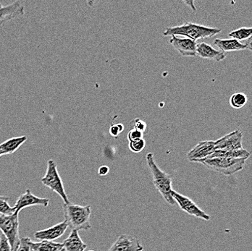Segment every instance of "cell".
<instances>
[{
    "mask_svg": "<svg viewBox=\"0 0 252 251\" xmlns=\"http://www.w3.org/2000/svg\"><path fill=\"white\" fill-rule=\"evenodd\" d=\"M110 136H111L112 137L115 138V139L118 138V136H119V135L121 134L117 124L116 125H111V126H110Z\"/></svg>",
    "mask_w": 252,
    "mask_h": 251,
    "instance_id": "29",
    "label": "cell"
},
{
    "mask_svg": "<svg viewBox=\"0 0 252 251\" xmlns=\"http://www.w3.org/2000/svg\"><path fill=\"white\" fill-rule=\"evenodd\" d=\"M64 216L68 226L72 230H86L92 229L90 223L91 206L64 203L63 206Z\"/></svg>",
    "mask_w": 252,
    "mask_h": 251,
    "instance_id": "1",
    "label": "cell"
},
{
    "mask_svg": "<svg viewBox=\"0 0 252 251\" xmlns=\"http://www.w3.org/2000/svg\"><path fill=\"white\" fill-rule=\"evenodd\" d=\"M184 3L187 4V5H189L193 12H196V7H195L194 4H193V1H184Z\"/></svg>",
    "mask_w": 252,
    "mask_h": 251,
    "instance_id": "31",
    "label": "cell"
},
{
    "mask_svg": "<svg viewBox=\"0 0 252 251\" xmlns=\"http://www.w3.org/2000/svg\"><path fill=\"white\" fill-rule=\"evenodd\" d=\"M63 245V249L66 251H85L87 248V245L83 242L76 230L71 231Z\"/></svg>",
    "mask_w": 252,
    "mask_h": 251,
    "instance_id": "17",
    "label": "cell"
},
{
    "mask_svg": "<svg viewBox=\"0 0 252 251\" xmlns=\"http://www.w3.org/2000/svg\"><path fill=\"white\" fill-rule=\"evenodd\" d=\"M65 251V250H64V249H63V250H62V251Z\"/></svg>",
    "mask_w": 252,
    "mask_h": 251,
    "instance_id": "34",
    "label": "cell"
},
{
    "mask_svg": "<svg viewBox=\"0 0 252 251\" xmlns=\"http://www.w3.org/2000/svg\"><path fill=\"white\" fill-rule=\"evenodd\" d=\"M109 172H110V168H109V167L106 166V165L101 166L99 168V170H98V173H99L100 176L107 175Z\"/></svg>",
    "mask_w": 252,
    "mask_h": 251,
    "instance_id": "30",
    "label": "cell"
},
{
    "mask_svg": "<svg viewBox=\"0 0 252 251\" xmlns=\"http://www.w3.org/2000/svg\"><path fill=\"white\" fill-rule=\"evenodd\" d=\"M196 55L204 59L220 62L225 59L227 54L215 50L214 47L207 43L202 42L196 45Z\"/></svg>",
    "mask_w": 252,
    "mask_h": 251,
    "instance_id": "15",
    "label": "cell"
},
{
    "mask_svg": "<svg viewBox=\"0 0 252 251\" xmlns=\"http://www.w3.org/2000/svg\"><path fill=\"white\" fill-rule=\"evenodd\" d=\"M215 151V140H203L193 147L188 153L190 162H198L208 158Z\"/></svg>",
    "mask_w": 252,
    "mask_h": 251,
    "instance_id": "9",
    "label": "cell"
},
{
    "mask_svg": "<svg viewBox=\"0 0 252 251\" xmlns=\"http://www.w3.org/2000/svg\"><path fill=\"white\" fill-rule=\"evenodd\" d=\"M93 251V250H89V251Z\"/></svg>",
    "mask_w": 252,
    "mask_h": 251,
    "instance_id": "35",
    "label": "cell"
},
{
    "mask_svg": "<svg viewBox=\"0 0 252 251\" xmlns=\"http://www.w3.org/2000/svg\"><path fill=\"white\" fill-rule=\"evenodd\" d=\"M67 227H68V225L65 221H64L54 225L50 228H47V229L37 231L35 232L34 237L40 240L53 241V240L63 236L67 230Z\"/></svg>",
    "mask_w": 252,
    "mask_h": 251,
    "instance_id": "14",
    "label": "cell"
},
{
    "mask_svg": "<svg viewBox=\"0 0 252 251\" xmlns=\"http://www.w3.org/2000/svg\"><path fill=\"white\" fill-rule=\"evenodd\" d=\"M214 44L220 50V51L226 54L229 52L252 50V41H249L247 44H243L236 39H217L214 41Z\"/></svg>",
    "mask_w": 252,
    "mask_h": 251,
    "instance_id": "16",
    "label": "cell"
},
{
    "mask_svg": "<svg viewBox=\"0 0 252 251\" xmlns=\"http://www.w3.org/2000/svg\"><path fill=\"white\" fill-rule=\"evenodd\" d=\"M220 28H210L193 23H185L181 26L167 28L163 32L165 36H184L196 41L199 39L212 38L220 33Z\"/></svg>",
    "mask_w": 252,
    "mask_h": 251,
    "instance_id": "3",
    "label": "cell"
},
{
    "mask_svg": "<svg viewBox=\"0 0 252 251\" xmlns=\"http://www.w3.org/2000/svg\"><path fill=\"white\" fill-rule=\"evenodd\" d=\"M144 247L139 239L123 234L107 251H143Z\"/></svg>",
    "mask_w": 252,
    "mask_h": 251,
    "instance_id": "11",
    "label": "cell"
},
{
    "mask_svg": "<svg viewBox=\"0 0 252 251\" xmlns=\"http://www.w3.org/2000/svg\"><path fill=\"white\" fill-rule=\"evenodd\" d=\"M251 154L244 148L237 150H215V152L208 158H214V157H225L230 159H245L250 158Z\"/></svg>",
    "mask_w": 252,
    "mask_h": 251,
    "instance_id": "20",
    "label": "cell"
},
{
    "mask_svg": "<svg viewBox=\"0 0 252 251\" xmlns=\"http://www.w3.org/2000/svg\"><path fill=\"white\" fill-rule=\"evenodd\" d=\"M243 133L239 130L225 135L215 140V150H237L243 148Z\"/></svg>",
    "mask_w": 252,
    "mask_h": 251,
    "instance_id": "8",
    "label": "cell"
},
{
    "mask_svg": "<svg viewBox=\"0 0 252 251\" xmlns=\"http://www.w3.org/2000/svg\"><path fill=\"white\" fill-rule=\"evenodd\" d=\"M28 140L26 136L14 137L5 140L0 144V151L2 152L3 155H10L13 154L18 148L21 146Z\"/></svg>",
    "mask_w": 252,
    "mask_h": 251,
    "instance_id": "18",
    "label": "cell"
},
{
    "mask_svg": "<svg viewBox=\"0 0 252 251\" xmlns=\"http://www.w3.org/2000/svg\"><path fill=\"white\" fill-rule=\"evenodd\" d=\"M49 204L50 199L36 196L32 194L30 190L27 189L24 194L20 195L13 207L15 208V212H20L22 209L30 206H42L47 207Z\"/></svg>",
    "mask_w": 252,
    "mask_h": 251,
    "instance_id": "10",
    "label": "cell"
},
{
    "mask_svg": "<svg viewBox=\"0 0 252 251\" xmlns=\"http://www.w3.org/2000/svg\"><path fill=\"white\" fill-rule=\"evenodd\" d=\"M19 212L11 215H0V230L10 243L12 251H16L21 243L19 235Z\"/></svg>",
    "mask_w": 252,
    "mask_h": 251,
    "instance_id": "5",
    "label": "cell"
},
{
    "mask_svg": "<svg viewBox=\"0 0 252 251\" xmlns=\"http://www.w3.org/2000/svg\"><path fill=\"white\" fill-rule=\"evenodd\" d=\"M29 240H30L29 238H21V243L16 251H32L29 244Z\"/></svg>",
    "mask_w": 252,
    "mask_h": 251,
    "instance_id": "28",
    "label": "cell"
},
{
    "mask_svg": "<svg viewBox=\"0 0 252 251\" xmlns=\"http://www.w3.org/2000/svg\"><path fill=\"white\" fill-rule=\"evenodd\" d=\"M117 125H118V129H119L120 133H121L124 132V129H125V127H124V125L121 123L117 124Z\"/></svg>",
    "mask_w": 252,
    "mask_h": 251,
    "instance_id": "32",
    "label": "cell"
},
{
    "mask_svg": "<svg viewBox=\"0 0 252 251\" xmlns=\"http://www.w3.org/2000/svg\"><path fill=\"white\" fill-rule=\"evenodd\" d=\"M146 146V142L144 139L129 141V148L133 153H140L144 149Z\"/></svg>",
    "mask_w": 252,
    "mask_h": 251,
    "instance_id": "24",
    "label": "cell"
},
{
    "mask_svg": "<svg viewBox=\"0 0 252 251\" xmlns=\"http://www.w3.org/2000/svg\"><path fill=\"white\" fill-rule=\"evenodd\" d=\"M41 183L54 192L57 193L63 199L64 203L68 204L70 203L64 190L62 179L58 172V167L55 161L52 159L47 162V172L41 179Z\"/></svg>",
    "mask_w": 252,
    "mask_h": 251,
    "instance_id": "6",
    "label": "cell"
},
{
    "mask_svg": "<svg viewBox=\"0 0 252 251\" xmlns=\"http://www.w3.org/2000/svg\"><path fill=\"white\" fill-rule=\"evenodd\" d=\"M0 251H13L8 240L3 234L0 235Z\"/></svg>",
    "mask_w": 252,
    "mask_h": 251,
    "instance_id": "26",
    "label": "cell"
},
{
    "mask_svg": "<svg viewBox=\"0 0 252 251\" xmlns=\"http://www.w3.org/2000/svg\"></svg>",
    "mask_w": 252,
    "mask_h": 251,
    "instance_id": "36",
    "label": "cell"
},
{
    "mask_svg": "<svg viewBox=\"0 0 252 251\" xmlns=\"http://www.w3.org/2000/svg\"><path fill=\"white\" fill-rule=\"evenodd\" d=\"M1 156H3V154H2V152H1V151H0V157H1Z\"/></svg>",
    "mask_w": 252,
    "mask_h": 251,
    "instance_id": "33",
    "label": "cell"
},
{
    "mask_svg": "<svg viewBox=\"0 0 252 251\" xmlns=\"http://www.w3.org/2000/svg\"><path fill=\"white\" fill-rule=\"evenodd\" d=\"M247 96L244 93L237 92L233 93L230 99V106L236 110H240L247 105Z\"/></svg>",
    "mask_w": 252,
    "mask_h": 251,
    "instance_id": "22",
    "label": "cell"
},
{
    "mask_svg": "<svg viewBox=\"0 0 252 251\" xmlns=\"http://www.w3.org/2000/svg\"><path fill=\"white\" fill-rule=\"evenodd\" d=\"M143 137H144V133L140 132L134 128L127 133V139L129 141L140 140V139H143Z\"/></svg>",
    "mask_w": 252,
    "mask_h": 251,
    "instance_id": "25",
    "label": "cell"
},
{
    "mask_svg": "<svg viewBox=\"0 0 252 251\" xmlns=\"http://www.w3.org/2000/svg\"><path fill=\"white\" fill-rule=\"evenodd\" d=\"M29 244L31 249L33 251H61L63 249V243L48 240L33 242L30 239Z\"/></svg>",
    "mask_w": 252,
    "mask_h": 251,
    "instance_id": "19",
    "label": "cell"
},
{
    "mask_svg": "<svg viewBox=\"0 0 252 251\" xmlns=\"http://www.w3.org/2000/svg\"><path fill=\"white\" fill-rule=\"evenodd\" d=\"M170 44L178 50V53L184 56H196V41L189 38H180L176 36H172Z\"/></svg>",
    "mask_w": 252,
    "mask_h": 251,
    "instance_id": "13",
    "label": "cell"
},
{
    "mask_svg": "<svg viewBox=\"0 0 252 251\" xmlns=\"http://www.w3.org/2000/svg\"><path fill=\"white\" fill-rule=\"evenodd\" d=\"M147 165L151 171L153 183L159 194L163 197L164 200L169 204L174 206L176 201L172 196V178L170 174L162 171L155 162L153 153H148L146 156Z\"/></svg>",
    "mask_w": 252,
    "mask_h": 251,
    "instance_id": "2",
    "label": "cell"
},
{
    "mask_svg": "<svg viewBox=\"0 0 252 251\" xmlns=\"http://www.w3.org/2000/svg\"><path fill=\"white\" fill-rule=\"evenodd\" d=\"M172 196L174 199L176 203L181 208V210L184 211L189 215L193 216L196 218L202 219L205 221H209L211 219L209 214L202 210L191 199L178 194L176 191H172Z\"/></svg>",
    "mask_w": 252,
    "mask_h": 251,
    "instance_id": "7",
    "label": "cell"
},
{
    "mask_svg": "<svg viewBox=\"0 0 252 251\" xmlns=\"http://www.w3.org/2000/svg\"><path fill=\"white\" fill-rule=\"evenodd\" d=\"M247 159H230L225 157H214L203 159L199 163L210 170L220 173L223 175L230 176L240 172L244 169Z\"/></svg>",
    "mask_w": 252,
    "mask_h": 251,
    "instance_id": "4",
    "label": "cell"
},
{
    "mask_svg": "<svg viewBox=\"0 0 252 251\" xmlns=\"http://www.w3.org/2000/svg\"><path fill=\"white\" fill-rule=\"evenodd\" d=\"M25 7L20 1H14L8 5L0 4V27L8 21L24 16Z\"/></svg>",
    "mask_w": 252,
    "mask_h": 251,
    "instance_id": "12",
    "label": "cell"
},
{
    "mask_svg": "<svg viewBox=\"0 0 252 251\" xmlns=\"http://www.w3.org/2000/svg\"><path fill=\"white\" fill-rule=\"evenodd\" d=\"M10 198L6 195H0V214L1 215H11L15 212L14 207L9 205Z\"/></svg>",
    "mask_w": 252,
    "mask_h": 251,
    "instance_id": "23",
    "label": "cell"
},
{
    "mask_svg": "<svg viewBox=\"0 0 252 251\" xmlns=\"http://www.w3.org/2000/svg\"><path fill=\"white\" fill-rule=\"evenodd\" d=\"M252 35V28L244 27L230 32L229 33L228 36L231 39L237 40L241 42V41H244V40L251 41Z\"/></svg>",
    "mask_w": 252,
    "mask_h": 251,
    "instance_id": "21",
    "label": "cell"
},
{
    "mask_svg": "<svg viewBox=\"0 0 252 251\" xmlns=\"http://www.w3.org/2000/svg\"><path fill=\"white\" fill-rule=\"evenodd\" d=\"M133 128L140 131V132L144 133L147 130V125L145 122L141 120L139 118L135 119L133 122Z\"/></svg>",
    "mask_w": 252,
    "mask_h": 251,
    "instance_id": "27",
    "label": "cell"
}]
</instances>
